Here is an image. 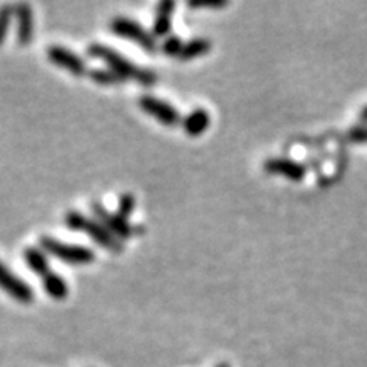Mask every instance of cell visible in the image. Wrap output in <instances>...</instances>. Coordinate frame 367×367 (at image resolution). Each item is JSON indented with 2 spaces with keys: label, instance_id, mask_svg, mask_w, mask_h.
I'll list each match as a JSON object with an SVG mask.
<instances>
[{
  "label": "cell",
  "instance_id": "6da1fadb",
  "mask_svg": "<svg viewBox=\"0 0 367 367\" xmlns=\"http://www.w3.org/2000/svg\"><path fill=\"white\" fill-rule=\"evenodd\" d=\"M87 55L92 58L102 60L106 63L107 68H111L112 72H116L121 79L124 80H135L140 86L143 87H153L159 82V75L150 68H143L140 65L130 62L128 58H124L119 51H116L114 48L106 46L102 43H92L87 46Z\"/></svg>",
  "mask_w": 367,
  "mask_h": 367
},
{
  "label": "cell",
  "instance_id": "7a4b0ae2",
  "mask_svg": "<svg viewBox=\"0 0 367 367\" xmlns=\"http://www.w3.org/2000/svg\"><path fill=\"white\" fill-rule=\"evenodd\" d=\"M65 227L74 229V232H80L84 235H87L92 241L102 247L104 250L112 253H123L124 245L119 238L112 235L109 229L104 227L102 223H99L95 218L84 215L80 211H68L65 215Z\"/></svg>",
  "mask_w": 367,
  "mask_h": 367
},
{
  "label": "cell",
  "instance_id": "3957f363",
  "mask_svg": "<svg viewBox=\"0 0 367 367\" xmlns=\"http://www.w3.org/2000/svg\"><path fill=\"white\" fill-rule=\"evenodd\" d=\"M39 245H41L39 248L44 253H50V255L70 265H88L95 260V252L86 247V245L65 243V241L58 240V238L48 235L39 238Z\"/></svg>",
  "mask_w": 367,
  "mask_h": 367
},
{
  "label": "cell",
  "instance_id": "277c9868",
  "mask_svg": "<svg viewBox=\"0 0 367 367\" xmlns=\"http://www.w3.org/2000/svg\"><path fill=\"white\" fill-rule=\"evenodd\" d=\"M91 211L92 218H95L99 223H102L104 227H106L116 238H119L121 241L133 238L135 235H143L145 229H147L143 225H133L130 223V220L119 216L118 213L109 211L100 201H92Z\"/></svg>",
  "mask_w": 367,
  "mask_h": 367
},
{
  "label": "cell",
  "instance_id": "5b68a950",
  "mask_svg": "<svg viewBox=\"0 0 367 367\" xmlns=\"http://www.w3.org/2000/svg\"><path fill=\"white\" fill-rule=\"evenodd\" d=\"M109 29H111V33L119 36V38H126L135 44H138L140 48H143L148 53H155L159 50V43H156L155 36L148 29H145L140 22L133 21L130 18L118 15V18H114L109 22Z\"/></svg>",
  "mask_w": 367,
  "mask_h": 367
},
{
  "label": "cell",
  "instance_id": "8992f818",
  "mask_svg": "<svg viewBox=\"0 0 367 367\" xmlns=\"http://www.w3.org/2000/svg\"><path fill=\"white\" fill-rule=\"evenodd\" d=\"M138 106L141 111L153 116L156 121H160L164 126L173 128L182 124V116H180V112L177 111L172 104L165 102L164 99L155 98V95H141L138 99Z\"/></svg>",
  "mask_w": 367,
  "mask_h": 367
},
{
  "label": "cell",
  "instance_id": "52a82bcc",
  "mask_svg": "<svg viewBox=\"0 0 367 367\" xmlns=\"http://www.w3.org/2000/svg\"><path fill=\"white\" fill-rule=\"evenodd\" d=\"M0 289L9 294L14 301L29 305L34 301V291L27 282H24L21 277L15 276L12 270L0 260Z\"/></svg>",
  "mask_w": 367,
  "mask_h": 367
},
{
  "label": "cell",
  "instance_id": "ba28073f",
  "mask_svg": "<svg viewBox=\"0 0 367 367\" xmlns=\"http://www.w3.org/2000/svg\"><path fill=\"white\" fill-rule=\"evenodd\" d=\"M46 56L50 60V63L53 65L63 68L68 74L75 76H84L88 74L87 62L75 53V51L68 50L65 46H60V44H51L46 50Z\"/></svg>",
  "mask_w": 367,
  "mask_h": 367
},
{
  "label": "cell",
  "instance_id": "9c48e42d",
  "mask_svg": "<svg viewBox=\"0 0 367 367\" xmlns=\"http://www.w3.org/2000/svg\"><path fill=\"white\" fill-rule=\"evenodd\" d=\"M264 171L267 173H279V175L288 177L289 180H294V182H301L306 177L305 165L293 159H284V156L265 160Z\"/></svg>",
  "mask_w": 367,
  "mask_h": 367
},
{
  "label": "cell",
  "instance_id": "30bf717a",
  "mask_svg": "<svg viewBox=\"0 0 367 367\" xmlns=\"http://www.w3.org/2000/svg\"><path fill=\"white\" fill-rule=\"evenodd\" d=\"M14 18L18 19V43L19 46H29L34 36V15L29 4L21 2L14 6Z\"/></svg>",
  "mask_w": 367,
  "mask_h": 367
},
{
  "label": "cell",
  "instance_id": "8fae6325",
  "mask_svg": "<svg viewBox=\"0 0 367 367\" xmlns=\"http://www.w3.org/2000/svg\"><path fill=\"white\" fill-rule=\"evenodd\" d=\"M209 124H211L209 112L204 107H196L194 111H191L185 118H182V124L180 126H182L185 135L197 138V136H201L203 133L209 130Z\"/></svg>",
  "mask_w": 367,
  "mask_h": 367
},
{
  "label": "cell",
  "instance_id": "7c38bea8",
  "mask_svg": "<svg viewBox=\"0 0 367 367\" xmlns=\"http://www.w3.org/2000/svg\"><path fill=\"white\" fill-rule=\"evenodd\" d=\"M175 9V2L173 0H164L156 6V15L153 21L152 34L155 38H167L171 36L172 29V12Z\"/></svg>",
  "mask_w": 367,
  "mask_h": 367
},
{
  "label": "cell",
  "instance_id": "4fadbf2b",
  "mask_svg": "<svg viewBox=\"0 0 367 367\" xmlns=\"http://www.w3.org/2000/svg\"><path fill=\"white\" fill-rule=\"evenodd\" d=\"M22 257H24V262H26L27 267L33 270L36 276L41 277V279H43L44 276H46V274L51 272L48 255L39 247H27V248H24Z\"/></svg>",
  "mask_w": 367,
  "mask_h": 367
},
{
  "label": "cell",
  "instance_id": "5bb4252c",
  "mask_svg": "<svg viewBox=\"0 0 367 367\" xmlns=\"http://www.w3.org/2000/svg\"><path fill=\"white\" fill-rule=\"evenodd\" d=\"M43 289L55 301H63L70 294V288H68L67 281L60 274L53 272V270L43 277Z\"/></svg>",
  "mask_w": 367,
  "mask_h": 367
},
{
  "label": "cell",
  "instance_id": "9a60e30c",
  "mask_svg": "<svg viewBox=\"0 0 367 367\" xmlns=\"http://www.w3.org/2000/svg\"><path fill=\"white\" fill-rule=\"evenodd\" d=\"M211 48H213L211 39L194 38V39H191V41L184 43L182 51H180V55L177 56V58L182 60V62H191V60H196V58H199V56L208 53Z\"/></svg>",
  "mask_w": 367,
  "mask_h": 367
},
{
  "label": "cell",
  "instance_id": "2e32d148",
  "mask_svg": "<svg viewBox=\"0 0 367 367\" xmlns=\"http://www.w3.org/2000/svg\"><path fill=\"white\" fill-rule=\"evenodd\" d=\"M87 75L91 76L92 82L98 84V86L116 87L124 84V79H121V76L116 74V72H112L111 68H88Z\"/></svg>",
  "mask_w": 367,
  "mask_h": 367
},
{
  "label": "cell",
  "instance_id": "e0dca14e",
  "mask_svg": "<svg viewBox=\"0 0 367 367\" xmlns=\"http://www.w3.org/2000/svg\"><path fill=\"white\" fill-rule=\"evenodd\" d=\"M12 18H14V6H11V4L0 6V46L6 43L7 34H9Z\"/></svg>",
  "mask_w": 367,
  "mask_h": 367
},
{
  "label": "cell",
  "instance_id": "ac0fdd59",
  "mask_svg": "<svg viewBox=\"0 0 367 367\" xmlns=\"http://www.w3.org/2000/svg\"><path fill=\"white\" fill-rule=\"evenodd\" d=\"M136 209V197L131 194V192H124V194L119 196L118 199V215L123 218H130Z\"/></svg>",
  "mask_w": 367,
  "mask_h": 367
},
{
  "label": "cell",
  "instance_id": "d6986e66",
  "mask_svg": "<svg viewBox=\"0 0 367 367\" xmlns=\"http://www.w3.org/2000/svg\"><path fill=\"white\" fill-rule=\"evenodd\" d=\"M184 41L179 38V36H167L162 43V51L167 56H179L180 51H182Z\"/></svg>",
  "mask_w": 367,
  "mask_h": 367
},
{
  "label": "cell",
  "instance_id": "ffe728a7",
  "mask_svg": "<svg viewBox=\"0 0 367 367\" xmlns=\"http://www.w3.org/2000/svg\"><path fill=\"white\" fill-rule=\"evenodd\" d=\"M189 7L192 9H223L228 6L227 0H189Z\"/></svg>",
  "mask_w": 367,
  "mask_h": 367
},
{
  "label": "cell",
  "instance_id": "44dd1931",
  "mask_svg": "<svg viewBox=\"0 0 367 367\" xmlns=\"http://www.w3.org/2000/svg\"><path fill=\"white\" fill-rule=\"evenodd\" d=\"M349 140L354 143H367V124H359L349 130Z\"/></svg>",
  "mask_w": 367,
  "mask_h": 367
},
{
  "label": "cell",
  "instance_id": "7402d4cb",
  "mask_svg": "<svg viewBox=\"0 0 367 367\" xmlns=\"http://www.w3.org/2000/svg\"><path fill=\"white\" fill-rule=\"evenodd\" d=\"M359 119L362 121V124H367V106L361 109V112H359Z\"/></svg>",
  "mask_w": 367,
  "mask_h": 367
},
{
  "label": "cell",
  "instance_id": "603a6c76",
  "mask_svg": "<svg viewBox=\"0 0 367 367\" xmlns=\"http://www.w3.org/2000/svg\"><path fill=\"white\" fill-rule=\"evenodd\" d=\"M215 367H229V364H227V362H220V364H216Z\"/></svg>",
  "mask_w": 367,
  "mask_h": 367
}]
</instances>
